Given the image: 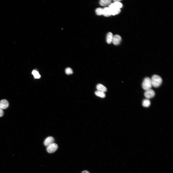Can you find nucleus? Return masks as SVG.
<instances>
[{
	"instance_id": "f257e3e1",
	"label": "nucleus",
	"mask_w": 173,
	"mask_h": 173,
	"mask_svg": "<svg viewBox=\"0 0 173 173\" xmlns=\"http://www.w3.org/2000/svg\"><path fill=\"white\" fill-rule=\"evenodd\" d=\"M151 80L152 86L155 87L159 86L161 84L162 81L161 77L157 75H153Z\"/></svg>"
},
{
	"instance_id": "f03ea898",
	"label": "nucleus",
	"mask_w": 173,
	"mask_h": 173,
	"mask_svg": "<svg viewBox=\"0 0 173 173\" xmlns=\"http://www.w3.org/2000/svg\"><path fill=\"white\" fill-rule=\"evenodd\" d=\"M152 86L151 79L148 77L145 78L144 79L142 84L143 88L146 91L151 89Z\"/></svg>"
},
{
	"instance_id": "7ed1b4c3",
	"label": "nucleus",
	"mask_w": 173,
	"mask_h": 173,
	"mask_svg": "<svg viewBox=\"0 0 173 173\" xmlns=\"http://www.w3.org/2000/svg\"><path fill=\"white\" fill-rule=\"evenodd\" d=\"M58 148L57 145L53 143L47 147L46 150L49 153H53L56 151Z\"/></svg>"
},
{
	"instance_id": "20e7f679",
	"label": "nucleus",
	"mask_w": 173,
	"mask_h": 173,
	"mask_svg": "<svg viewBox=\"0 0 173 173\" xmlns=\"http://www.w3.org/2000/svg\"><path fill=\"white\" fill-rule=\"evenodd\" d=\"M154 91L152 89H150L145 91L144 95L146 99H149L153 97L155 95Z\"/></svg>"
},
{
	"instance_id": "39448f33",
	"label": "nucleus",
	"mask_w": 173,
	"mask_h": 173,
	"mask_svg": "<svg viewBox=\"0 0 173 173\" xmlns=\"http://www.w3.org/2000/svg\"><path fill=\"white\" fill-rule=\"evenodd\" d=\"M121 40V37L120 36L116 35L113 36L112 42L114 45H117L120 43Z\"/></svg>"
},
{
	"instance_id": "423d86ee",
	"label": "nucleus",
	"mask_w": 173,
	"mask_h": 173,
	"mask_svg": "<svg viewBox=\"0 0 173 173\" xmlns=\"http://www.w3.org/2000/svg\"><path fill=\"white\" fill-rule=\"evenodd\" d=\"M54 138L52 136H49L46 138L45 140L44 144V145L46 147L54 143Z\"/></svg>"
},
{
	"instance_id": "0eeeda50",
	"label": "nucleus",
	"mask_w": 173,
	"mask_h": 173,
	"mask_svg": "<svg viewBox=\"0 0 173 173\" xmlns=\"http://www.w3.org/2000/svg\"><path fill=\"white\" fill-rule=\"evenodd\" d=\"M9 105V103L6 100L3 99L0 101V107L2 109H6Z\"/></svg>"
},
{
	"instance_id": "6e6552de",
	"label": "nucleus",
	"mask_w": 173,
	"mask_h": 173,
	"mask_svg": "<svg viewBox=\"0 0 173 173\" xmlns=\"http://www.w3.org/2000/svg\"><path fill=\"white\" fill-rule=\"evenodd\" d=\"M122 4L119 1H114V2L110 4L109 7L111 8L113 7L120 9L122 6Z\"/></svg>"
},
{
	"instance_id": "1a4fd4ad",
	"label": "nucleus",
	"mask_w": 173,
	"mask_h": 173,
	"mask_svg": "<svg viewBox=\"0 0 173 173\" xmlns=\"http://www.w3.org/2000/svg\"><path fill=\"white\" fill-rule=\"evenodd\" d=\"M103 15L105 17H109L111 15L110 8L109 7L103 9Z\"/></svg>"
},
{
	"instance_id": "9d476101",
	"label": "nucleus",
	"mask_w": 173,
	"mask_h": 173,
	"mask_svg": "<svg viewBox=\"0 0 173 173\" xmlns=\"http://www.w3.org/2000/svg\"><path fill=\"white\" fill-rule=\"evenodd\" d=\"M96 88L98 90L104 93L106 92L107 90L106 87L103 85L101 84H98L96 86Z\"/></svg>"
},
{
	"instance_id": "9b49d317",
	"label": "nucleus",
	"mask_w": 173,
	"mask_h": 173,
	"mask_svg": "<svg viewBox=\"0 0 173 173\" xmlns=\"http://www.w3.org/2000/svg\"><path fill=\"white\" fill-rule=\"evenodd\" d=\"M111 15H117L120 12V9L115 7L110 8Z\"/></svg>"
},
{
	"instance_id": "f8f14e48",
	"label": "nucleus",
	"mask_w": 173,
	"mask_h": 173,
	"mask_svg": "<svg viewBox=\"0 0 173 173\" xmlns=\"http://www.w3.org/2000/svg\"><path fill=\"white\" fill-rule=\"evenodd\" d=\"M113 37V34L111 32H109L106 36V41L108 44L110 43L112 41Z\"/></svg>"
},
{
	"instance_id": "ddd939ff",
	"label": "nucleus",
	"mask_w": 173,
	"mask_h": 173,
	"mask_svg": "<svg viewBox=\"0 0 173 173\" xmlns=\"http://www.w3.org/2000/svg\"><path fill=\"white\" fill-rule=\"evenodd\" d=\"M111 0H101L99 1L100 5L103 6H106L111 3Z\"/></svg>"
},
{
	"instance_id": "4468645a",
	"label": "nucleus",
	"mask_w": 173,
	"mask_h": 173,
	"mask_svg": "<svg viewBox=\"0 0 173 173\" xmlns=\"http://www.w3.org/2000/svg\"><path fill=\"white\" fill-rule=\"evenodd\" d=\"M95 94L97 96L102 98H104L105 96L104 92L98 90L95 91Z\"/></svg>"
},
{
	"instance_id": "2eb2a0df",
	"label": "nucleus",
	"mask_w": 173,
	"mask_h": 173,
	"mask_svg": "<svg viewBox=\"0 0 173 173\" xmlns=\"http://www.w3.org/2000/svg\"><path fill=\"white\" fill-rule=\"evenodd\" d=\"M150 105V102L149 99H144L143 101L142 105L145 107H148Z\"/></svg>"
},
{
	"instance_id": "dca6fc26",
	"label": "nucleus",
	"mask_w": 173,
	"mask_h": 173,
	"mask_svg": "<svg viewBox=\"0 0 173 173\" xmlns=\"http://www.w3.org/2000/svg\"><path fill=\"white\" fill-rule=\"evenodd\" d=\"M32 74L36 79H39L40 77V75L38 72L36 70H33L32 72Z\"/></svg>"
},
{
	"instance_id": "f3484780",
	"label": "nucleus",
	"mask_w": 173,
	"mask_h": 173,
	"mask_svg": "<svg viewBox=\"0 0 173 173\" xmlns=\"http://www.w3.org/2000/svg\"><path fill=\"white\" fill-rule=\"evenodd\" d=\"M103 9L101 8H97L96 10V14L98 15H100L103 14Z\"/></svg>"
},
{
	"instance_id": "a211bd4d",
	"label": "nucleus",
	"mask_w": 173,
	"mask_h": 173,
	"mask_svg": "<svg viewBox=\"0 0 173 173\" xmlns=\"http://www.w3.org/2000/svg\"><path fill=\"white\" fill-rule=\"evenodd\" d=\"M65 72L67 74L69 75L72 74L73 73V71L71 68L68 67L66 69Z\"/></svg>"
},
{
	"instance_id": "6ab92c4d",
	"label": "nucleus",
	"mask_w": 173,
	"mask_h": 173,
	"mask_svg": "<svg viewBox=\"0 0 173 173\" xmlns=\"http://www.w3.org/2000/svg\"><path fill=\"white\" fill-rule=\"evenodd\" d=\"M4 114V112L3 109L0 107V117H2Z\"/></svg>"
},
{
	"instance_id": "aec40b11",
	"label": "nucleus",
	"mask_w": 173,
	"mask_h": 173,
	"mask_svg": "<svg viewBox=\"0 0 173 173\" xmlns=\"http://www.w3.org/2000/svg\"><path fill=\"white\" fill-rule=\"evenodd\" d=\"M81 173H90L87 170H84Z\"/></svg>"
}]
</instances>
